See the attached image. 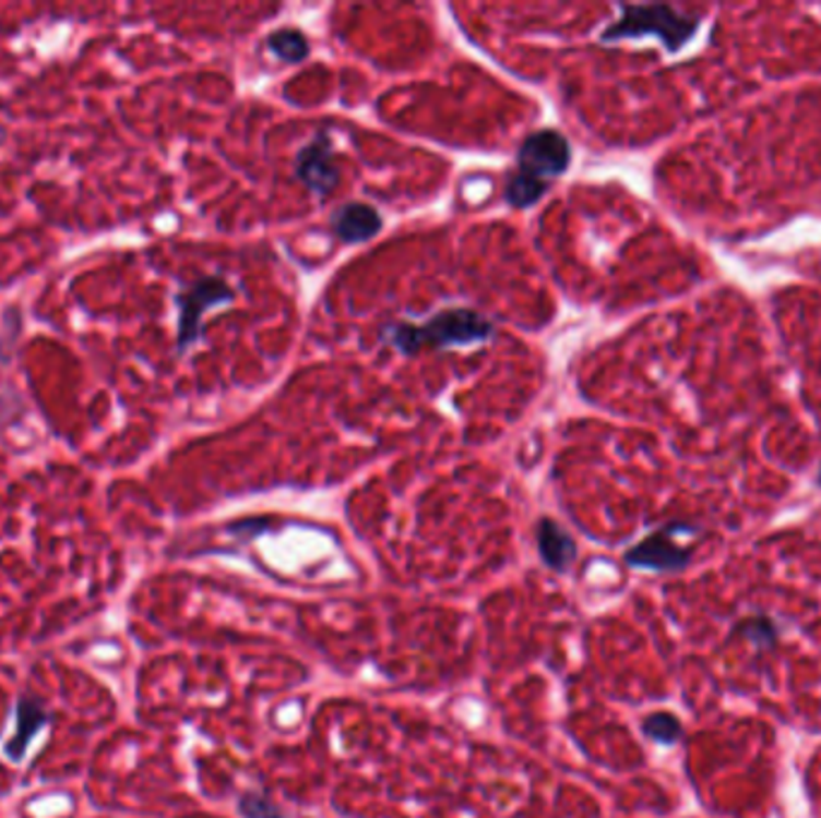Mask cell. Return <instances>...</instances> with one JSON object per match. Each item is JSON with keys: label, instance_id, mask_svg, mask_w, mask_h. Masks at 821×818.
Segmentation results:
<instances>
[{"label": "cell", "instance_id": "15", "mask_svg": "<svg viewBox=\"0 0 821 818\" xmlns=\"http://www.w3.org/2000/svg\"><path fill=\"white\" fill-rule=\"evenodd\" d=\"M819 483H821V478H819Z\"/></svg>", "mask_w": 821, "mask_h": 818}, {"label": "cell", "instance_id": "3", "mask_svg": "<svg viewBox=\"0 0 821 818\" xmlns=\"http://www.w3.org/2000/svg\"><path fill=\"white\" fill-rule=\"evenodd\" d=\"M236 298L234 288L219 276H204V279L186 286L176 296L178 305V351L186 353L188 348L202 339V317L204 312L216 305L231 303Z\"/></svg>", "mask_w": 821, "mask_h": 818}, {"label": "cell", "instance_id": "5", "mask_svg": "<svg viewBox=\"0 0 821 818\" xmlns=\"http://www.w3.org/2000/svg\"><path fill=\"white\" fill-rule=\"evenodd\" d=\"M572 164V147L558 130H538L519 147V171L534 178H558Z\"/></svg>", "mask_w": 821, "mask_h": 818}, {"label": "cell", "instance_id": "7", "mask_svg": "<svg viewBox=\"0 0 821 818\" xmlns=\"http://www.w3.org/2000/svg\"><path fill=\"white\" fill-rule=\"evenodd\" d=\"M332 226L344 243H366L382 231V216L370 204L348 202L334 212Z\"/></svg>", "mask_w": 821, "mask_h": 818}, {"label": "cell", "instance_id": "6", "mask_svg": "<svg viewBox=\"0 0 821 818\" xmlns=\"http://www.w3.org/2000/svg\"><path fill=\"white\" fill-rule=\"evenodd\" d=\"M296 173L300 178V183L310 188L312 192H318L320 197L332 195V190L340 185V173H336L328 137L312 140L300 149L296 159Z\"/></svg>", "mask_w": 821, "mask_h": 818}, {"label": "cell", "instance_id": "11", "mask_svg": "<svg viewBox=\"0 0 821 818\" xmlns=\"http://www.w3.org/2000/svg\"><path fill=\"white\" fill-rule=\"evenodd\" d=\"M730 636H745L747 641L754 643L757 648H762V651H774L781 631L776 627V622L771 617L750 615V617H742V619L735 622Z\"/></svg>", "mask_w": 821, "mask_h": 818}, {"label": "cell", "instance_id": "12", "mask_svg": "<svg viewBox=\"0 0 821 818\" xmlns=\"http://www.w3.org/2000/svg\"><path fill=\"white\" fill-rule=\"evenodd\" d=\"M267 46L276 58L284 60V63H300V60H306L310 53L306 34L298 29H279L270 34Z\"/></svg>", "mask_w": 821, "mask_h": 818}, {"label": "cell", "instance_id": "2", "mask_svg": "<svg viewBox=\"0 0 821 818\" xmlns=\"http://www.w3.org/2000/svg\"><path fill=\"white\" fill-rule=\"evenodd\" d=\"M699 29V17L682 15L670 5H622V17L603 32V41L639 39L654 34L670 53L692 39Z\"/></svg>", "mask_w": 821, "mask_h": 818}, {"label": "cell", "instance_id": "14", "mask_svg": "<svg viewBox=\"0 0 821 818\" xmlns=\"http://www.w3.org/2000/svg\"><path fill=\"white\" fill-rule=\"evenodd\" d=\"M240 811H243L248 818H282L279 809L270 804L264 797L258 795H248L243 802H240Z\"/></svg>", "mask_w": 821, "mask_h": 818}, {"label": "cell", "instance_id": "8", "mask_svg": "<svg viewBox=\"0 0 821 818\" xmlns=\"http://www.w3.org/2000/svg\"><path fill=\"white\" fill-rule=\"evenodd\" d=\"M536 538H538L540 560L546 562L550 569L562 572L574 562L576 543L560 524H555L552 519H540Z\"/></svg>", "mask_w": 821, "mask_h": 818}, {"label": "cell", "instance_id": "13", "mask_svg": "<svg viewBox=\"0 0 821 818\" xmlns=\"http://www.w3.org/2000/svg\"><path fill=\"white\" fill-rule=\"evenodd\" d=\"M644 735L658 744H675L682 737V723L673 713L658 711L644 720Z\"/></svg>", "mask_w": 821, "mask_h": 818}, {"label": "cell", "instance_id": "1", "mask_svg": "<svg viewBox=\"0 0 821 818\" xmlns=\"http://www.w3.org/2000/svg\"><path fill=\"white\" fill-rule=\"evenodd\" d=\"M384 336L400 348L404 356H414L420 348L468 346L486 341L492 336V324L474 310L456 308L444 310L426 324H392Z\"/></svg>", "mask_w": 821, "mask_h": 818}, {"label": "cell", "instance_id": "10", "mask_svg": "<svg viewBox=\"0 0 821 818\" xmlns=\"http://www.w3.org/2000/svg\"><path fill=\"white\" fill-rule=\"evenodd\" d=\"M548 188H550L548 180H540V178H534V176H528V173L516 171V173H512L510 178H507L504 197H507V202L512 204V207L526 209V207H534V204L543 195H546Z\"/></svg>", "mask_w": 821, "mask_h": 818}, {"label": "cell", "instance_id": "4", "mask_svg": "<svg viewBox=\"0 0 821 818\" xmlns=\"http://www.w3.org/2000/svg\"><path fill=\"white\" fill-rule=\"evenodd\" d=\"M687 524H670L661 531L651 533L642 543H636L624 555V562L636 569H654V572H680L692 560V548L680 545L675 536L687 531Z\"/></svg>", "mask_w": 821, "mask_h": 818}, {"label": "cell", "instance_id": "9", "mask_svg": "<svg viewBox=\"0 0 821 818\" xmlns=\"http://www.w3.org/2000/svg\"><path fill=\"white\" fill-rule=\"evenodd\" d=\"M46 720H48V713H46V708L41 706V701L27 699V696L17 701V730H15V735L10 737V742L5 744V754L10 756L12 761L22 759L36 732H39L46 725Z\"/></svg>", "mask_w": 821, "mask_h": 818}]
</instances>
